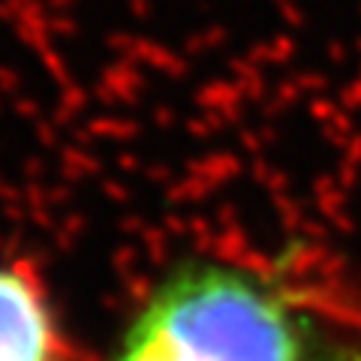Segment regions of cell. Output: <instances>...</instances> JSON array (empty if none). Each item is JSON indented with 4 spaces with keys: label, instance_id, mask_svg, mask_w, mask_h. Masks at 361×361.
Wrapping results in <instances>:
<instances>
[{
    "label": "cell",
    "instance_id": "cell-1",
    "mask_svg": "<svg viewBox=\"0 0 361 361\" xmlns=\"http://www.w3.org/2000/svg\"><path fill=\"white\" fill-rule=\"evenodd\" d=\"M106 361H361V329L304 274L298 244L271 262L190 253L151 283Z\"/></svg>",
    "mask_w": 361,
    "mask_h": 361
},
{
    "label": "cell",
    "instance_id": "cell-2",
    "mask_svg": "<svg viewBox=\"0 0 361 361\" xmlns=\"http://www.w3.org/2000/svg\"><path fill=\"white\" fill-rule=\"evenodd\" d=\"M0 361H75L51 292L30 262L0 265Z\"/></svg>",
    "mask_w": 361,
    "mask_h": 361
}]
</instances>
